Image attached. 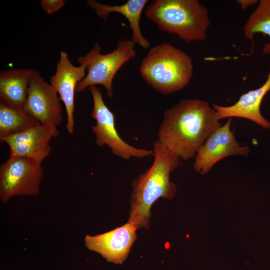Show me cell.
Listing matches in <instances>:
<instances>
[{"label": "cell", "mask_w": 270, "mask_h": 270, "mask_svg": "<svg viewBox=\"0 0 270 270\" xmlns=\"http://www.w3.org/2000/svg\"><path fill=\"white\" fill-rule=\"evenodd\" d=\"M270 90V70L264 84L259 88L243 94L234 104L222 106L213 104L219 120L240 118L252 121L266 129L270 128V122L260 112V106Z\"/></svg>", "instance_id": "obj_13"}, {"label": "cell", "mask_w": 270, "mask_h": 270, "mask_svg": "<svg viewBox=\"0 0 270 270\" xmlns=\"http://www.w3.org/2000/svg\"><path fill=\"white\" fill-rule=\"evenodd\" d=\"M66 4L64 0H42L40 4L48 14H52L58 11Z\"/></svg>", "instance_id": "obj_18"}, {"label": "cell", "mask_w": 270, "mask_h": 270, "mask_svg": "<svg viewBox=\"0 0 270 270\" xmlns=\"http://www.w3.org/2000/svg\"><path fill=\"white\" fill-rule=\"evenodd\" d=\"M153 152L152 166L132 184L128 222L137 230L148 228L150 208L158 200H172L176 191L170 174L178 166L180 158L158 140L154 142Z\"/></svg>", "instance_id": "obj_2"}, {"label": "cell", "mask_w": 270, "mask_h": 270, "mask_svg": "<svg viewBox=\"0 0 270 270\" xmlns=\"http://www.w3.org/2000/svg\"><path fill=\"white\" fill-rule=\"evenodd\" d=\"M52 133L40 124L25 131L0 138L10 150V156L25 158L42 163L50 154Z\"/></svg>", "instance_id": "obj_12"}, {"label": "cell", "mask_w": 270, "mask_h": 270, "mask_svg": "<svg viewBox=\"0 0 270 270\" xmlns=\"http://www.w3.org/2000/svg\"><path fill=\"white\" fill-rule=\"evenodd\" d=\"M148 0H128L122 5L110 6L96 0H88L86 4L96 14L106 21L112 12L121 14L128 20L132 30L131 40L144 49L150 47V42L142 35L140 26V18Z\"/></svg>", "instance_id": "obj_14"}, {"label": "cell", "mask_w": 270, "mask_h": 270, "mask_svg": "<svg viewBox=\"0 0 270 270\" xmlns=\"http://www.w3.org/2000/svg\"><path fill=\"white\" fill-rule=\"evenodd\" d=\"M39 124L22 108L0 102V138L22 132Z\"/></svg>", "instance_id": "obj_16"}, {"label": "cell", "mask_w": 270, "mask_h": 270, "mask_svg": "<svg viewBox=\"0 0 270 270\" xmlns=\"http://www.w3.org/2000/svg\"><path fill=\"white\" fill-rule=\"evenodd\" d=\"M245 37L253 41L255 34L261 33L270 37V0H260L249 16L244 28ZM262 52L270 56V42L265 44Z\"/></svg>", "instance_id": "obj_17"}, {"label": "cell", "mask_w": 270, "mask_h": 270, "mask_svg": "<svg viewBox=\"0 0 270 270\" xmlns=\"http://www.w3.org/2000/svg\"><path fill=\"white\" fill-rule=\"evenodd\" d=\"M232 118L214 130L198 151L194 169L202 174L208 173L221 160L232 156H247L250 148L238 142L231 130Z\"/></svg>", "instance_id": "obj_9"}, {"label": "cell", "mask_w": 270, "mask_h": 270, "mask_svg": "<svg viewBox=\"0 0 270 270\" xmlns=\"http://www.w3.org/2000/svg\"><path fill=\"white\" fill-rule=\"evenodd\" d=\"M258 0H237L236 2L242 10H245L250 6L258 3Z\"/></svg>", "instance_id": "obj_19"}, {"label": "cell", "mask_w": 270, "mask_h": 270, "mask_svg": "<svg viewBox=\"0 0 270 270\" xmlns=\"http://www.w3.org/2000/svg\"><path fill=\"white\" fill-rule=\"evenodd\" d=\"M34 70L16 68L0 72V102L24 108Z\"/></svg>", "instance_id": "obj_15"}, {"label": "cell", "mask_w": 270, "mask_h": 270, "mask_svg": "<svg viewBox=\"0 0 270 270\" xmlns=\"http://www.w3.org/2000/svg\"><path fill=\"white\" fill-rule=\"evenodd\" d=\"M140 73L145 82L164 95L178 92L190 83L194 66L192 58L167 42L152 47L142 60Z\"/></svg>", "instance_id": "obj_4"}, {"label": "cell", "mask_w": 270, "mask_h": 270, "mask_svg": "<svg viewBox=\"0 0 270 270\" xmlns=\"http://www.w3.org/2000/svg\"><path fill=\"white\" fill-rule=\"evenodd\" d=\"M144 14L160 30L186 42L204 40L211 24L208 8L198 0H154Z\"/></svg>", "instance_id": "obj_3"}, {"label": "cell", "mask_w": 270, "mask_h": 270, "mask_svg": "<svg viewBox=\"0 0 270 270\" xmlns=\"http://www.w3.org/2000/svg\"><path fill=\"white\" fill-rule=\"evenodd\" d=\"M93 100L92 117L96 124L92 126L98 146L106 145L115 156L124 160L153 156V150L138 148L124 142L117 132L114 114L105 104L102 94L96 86L89 88Z\"/></svg>", "instance_id": "obj_6"}, {"label": "cell", "mask_w": 270, "mask_h": 270, "mask_svg": "<svg viewBox=\"0 0 270 270\" xmlns=\"http://www.w3.org/2000/svg\"><path fill=\"white\" fill-rule=\"evenodd\" d=\"M42 163L10 156L0 166V198L6 202L11 198L38 196L43 174Z\"/></svg>", "instance_id": "obj_7"}, {"label": "cell", "mask_w": 270, "mask_h": 270, "mask_svg": "<svg viewBox=\"0 0 270 270\" xmlns=\"http://www.w3.org/2000/svg\"><path fill=\"white\" fill-rule=\"evenodd\" d=\"M135 44L131 40H119L112 52L101 54V47L96 42L91 50L92 56L86 76L76 86V92L86 88L102 85L110 98L113 97L112 82L120 69L136 56Z\"/></svg>", "instance_id": "obj_5"}, {"label": "cell", "mask_w": 270, "mask_h": 270, "mask_svg": "<svg viewBox=\"0 0 270 270\" xmlns=\"http://www.w3.org/2000/svg\"><path fill=\"white\" fill-rule=\"evenodd\" d=\"M92 56L91 50L85 56L78 59L80 66H75L70 60L68 54L60 52L56 72L50 79V84L56 90L65 106L68 132L72 134L74 126V96L76 86L86 76V70Z\"/></svg>", "instance_id": "obj_10"}, {"label": "cell", "mask_w": 270, "mask_h": 270, "mask_svg": "<svg viewBox=\"0 0 270 270\" xmlns=\"http://www.w3.org/2000/svg\"><path fill=\"white\" fill-rule=\"evenodd\" d=\"M221 126L216 110L208 102L184 98L164 111L158 140L186 161L195 157L208 136Z\"/></svg>", "instance_id": "obj_1"}, {"label": "cell", "mask_w": 270, "mask_h": 270, "mask_svg": "<svg viewBox=\"0 0 270 270\" xmlns=\"http://www.w3.org/2000/svg\"><path fill=\"white\" fill-rule=\"evenodd\" d=\"M137 229L128 222L109 232L95 236L86 235L84 244L90 250L100 254L108 262L122 264L136 239Z\"/></svg>", "instance_id": "obj_11"}, {"label": "cell", "mask_w": 270, "mask_h": 270, "mask_svg": "<svg viewBox=\"0 0 270 270\" xmlns=\"http://www.w3.org/2000/svg\"><path fill=\"white\" fill-rule=\"evenodd\" d=\"M54 88L34 70L24 110L48 130L54 138L59 136L58 126L62 120L60 98Z\"/></svg>", "instance_id": "obj_8"}]
</instances>
